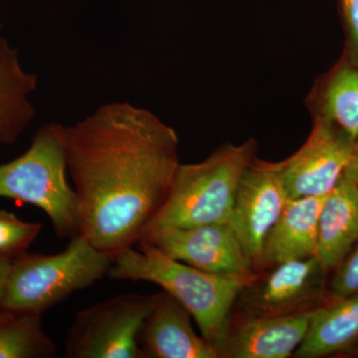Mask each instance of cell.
<instances>
[{
	"label": "cell",
	"instance_id": "6da1fadb",
	"mask_svg": "<svg viewBox=\"0 0 358 358\" xmlns=\"http://www.w3.org/2000/svg\"><path fill=\"white\" fill-rule=\"evenodd\" d=\"M65 143L79 234L115 258L166 201L180 164L178 134L150 110L114 102L65 126Z\"/></svg>",
	"mask_w": 358,
	"mask_h": 358
},
{
	"label": "cell",
	"instance_id": "7a4b0ae2",
	"mask_svg": "<svg viewBox=\"0 0 358 358\" xmlns=\"http://www.w3.org/2000/svg\"><path fill=\"white\" fill-rule=\"evenodd\" d=\"M138 244V248L129 247L115 257L110 277L159 286L190 313L201 336L218 352L229 327L231 310L242 289L257 274L251 277L212 274L169 258L154 245Z\"/></svg>",
	"mask_w": 358,
	"mask_h": 358
},
{
	"label": "cell",
	"instance_id": "3957f363",
	"mask_svg": "<svg viewBox=\"0 0 358 358\" xmlns=\"http://www.w3.org/2000/svg\"><path fill=\"white\" fill-rule=\"evenodd\" d=\"M255 150V143L248 141L223 145L203 162L179 164L166 201L138 242L178 228L228 223L238 183Z\"/></svg>",
	"mask_w": 358,
	"mask_h": 358
},
{
	"label": "cell",
	"instance_id": "277c9868",
	"mask_svg": "<svg viewBox=\"0 0 358 358\" xmlns=\"http://www.w3.org/2000/svg\"><path fill=\"white\" fill-rule=\"evenodd\" d=\"M67 171L65 126L44 124L24 154L0 164V197L38 207L50 219L58 237L76 236L79 199L68 182Z\"/></svg>",
	"mask_w": 358,
	"mask_h": 358
},
{
	"label": "cell",
	"instance_id": "5b68a950",
	"mask_svg": "<svg viewBox=\"0 0 358 358\" xmlns=\"http://www.w3.org/2000/svg\"><path fill=\"white\" fill-rule=\"evenodd\" d=\"M113 263L114 257L96 249L81 234L71 238L60 253H26L11 262L0 310L42 315L102 279Z\"/></svg>",
	"mask_w": 358,
	"mask_h": 358
},
{
	"label": "cell",
	"instance_id": "8992f818",
	"mask_svg": "<svg viewBox=\"0 0 358 358\" xmlns=\"http://www.w3.org/2000/svg\"><path fill=\"white\" fill-rule=\"evenodd\" d=\"M155 294H124L77 313L66 339L69 358H145L138 336Z\"/></svg>",
	"mask_w": 358,
	"mask_h": 358
},
{
	"label": "cell",
	"instance_id": "52a82bcc",
	"mask_svg": "<svg viewBox=\"0 0 358 358\" xmlns=\"http://www.w3.org/2000/svg\"><path fill=\"white\" fill-rule=\"evenodd\" d=\"M327 274L317 256L278 264L245 286L235 306L246 317L313 312L329 299Z\"/></svg>",
	"mask_w": 358,
	"mask_h": 358
},
{
	"label": "cell",
	"instance_id": "ba28073f",
	"mask_svg": "<svg viewBox=\"0 0 358 358\" xmlns=\"http://www.w3.org/2000/svg\"><path fill=\"white\" fill-rule=\"evenodd\" d=\"M289 200L282 162L254 157L238 183L228 224L255 271L261 268L266 238Z\"/></svg>",
	"mask_w": 358,
	"mask_h": 358
},
{
	"label": "cell",
	"instance_id": "9c48e42d",
	"mask_svg": "<svg viewBox=\"0 0 358 358\" xmlns=\"http://www.w3.org/2000/svg\"><path fill=\"white\" fill-rule=\"evenodd\" d=\"M357 145L317 115L308 140L282 162L289 199L322 197L345 176Z\"/></svg>",
	"mask_w": 358,
	"mask_h": 358
},
{
	"label": "cell",
	"instance_id": "30bf717a",
	"mask_svg": "<svg viewBox=\"0 0 358 358\" xmlns=\"http://www.w3.org/2000/svg\"><path fill=\"white\" fill-rule=\"evenodd\" d=\"M145 243L154 245L169 258L204 272L232 277L256 275L243 247L228 223L169 230Z\"/></svg>",
	"mask_w": 358,
	"mask_h": 358
},
{
	"label": "cell",
	"instance_id": "8fae6325",
	"mask_svg": "<svg viewBox=\"0 0 358 358\" xmlns=\"http://www.w3.org/2000/svg\"><path fill=\"white\" fill-rule=\"evenodd\" d=\"M313 312L273 317L238 315L236 319L230 320L218 350L219 357H292L307 336Z\"/></svg>",
	"mask_w": 358,
	"mask_h": 358
},
{
	"label": "cell",
	"instance_id": "7c38bea8",
	"mask_svg": "<svg viewBox=\"0 0 358 358\" xmlns=\"http://www.w3.org/2000/svg\"><path fill=\"white\" fill-rule=\"evenodd\" d=\"M190 313L166 292L155 294L141 327L138 343L145 358H219L218 352L193 329Z\"/></svg>",
	"mask_w": 358,
	"mask_h": 358
},
{
	"label": "cell",
	"instance_id": "4fadbf2b",
	"mask_svg": "<svg viewBox=\"0 0 358 358\" xmlns=\"http://www.w3.org/2000/svg\"><path fill=\"white\" fill-rule=\"evenodd\" d=\"M322 197L289 199L264 244L261 268L317 256Z\"/></svg>",
	"mask_w": 358,
	"mask_h": 358
},
{
	"label": "cell",
	"instance_id": "5bb4252c",
	"mask_svg": "<svg viewBox=\"0 0 358 358\" xmlns=\"http://www.w3.org/2000/svg\"><path fill=\"white\" fill-rule=\"evenodd\" d=\"M358 240V187L343 176L322 200L317 258L333 272Z\"/></svg>",
	"mask_w": 358,
	"mask_h": 358
},
{
	"label": "cell",
	"instance_id": "9a60e30c",
	"mask_svg": "<svg viewBox=\"0 0 358 358\" xmlns=\"http://www.w3.org/2000/svg\"><path fill=\"white\" fill-rule=\"evenodd\" d=\"M358 352V293L313 310L307 336L294 357L317 358Z\"/></svg>",
	"mask_w": 358,
	"mask_h": 358
},
{
	"label": "cell",
	"instance_id": "2e32d148",
	"mask_svg": "<svg viewBox=\"0 0 358 358\" xmlns=\"http://www.w3.org/2000/svg\"><path fill=\"white\" fill-rule=\"evenodd\" d=\"M37 86V75L23 69L18 51L0 37V145H13L31 124L29 96Z\"/></svg>",
	"mask_w": 358,
	"mask_h": 358
},
{
	"label": "cell",
	"instance_id": "e0dca14e",
	"mask_svg": "<svg viewBox=\"0 0 358 358\" xmlns=\"http://www.w3.org/2000/svg\"><path fill=\"white\" fill-rule=\"evenodd\" d=\"M320 117L358 145V66H339L322 92Z\"/></svg>",
	"mask_w": 358,
	"mask_h": 358
},
{
	"label": "cell",
	"instance_id": "ac0fdd59",
	"mask_svg": "<svg viewBox=\"0 0 358 358\" xmlns=\"http://www.w3.org/2000/svg\"><path fill=\"white\" fill-rule=\"evenodd\" d=\"M56 350L39 313H13L0 322V358H50Z\"/></svg>",
	"mask_w": 358,
	"mask_h": 358
},
{
	"label": "cell",
	"instance_id": "d6986e66",
	"mask_svg": "<svg viewBox=\"0 0 358 358\" xmlns=\"http://www.w3.org/2000/svg\"><path fill=\"white\" fill-rule=\"evenodd\" d=\"M42 224L26 222L11 212L0 210V259L13 261L27 253Z\"/></svg>",
	"mask_w": 358,
	"mask_h": 358
},
{
	"label": "cell",
	"instance_id": "ffe728a7",
	"mask_svg": "<svg viewBox=\"0 0 358 358\" xmlns=\"http://www.w3.org/2000/svg\"><path fill=\"white\" fill-rule=\"evenodd\" d=\"M333 272L334 277L327 289V301L358 293V240Z\"/></svg>",
	"mask_w": 358,
	"mask_h": 358
},
{
	"label": "cell",
	"instance_id": "44dd1931",
	"mask_svg": "<svg viewBox=\"0 0 358 358\" xmlns=\"http://www.w3.org/2000/svg\"><path fill=\"white\" fill-rule=\"evenodd\" d=\"M348 35L352 63L358 66V0H341Z\"/></svg>",
	"mask_w": 358,
	"mask_h": 358
},
{
	"label": "cell",
	"instance_id": "7402d4cb",
	"mask_svg": "<svg viewBox=\"0 0 358 358\" xmlns=\"http://www.w3.org/2000/svg\"><path fill=\"white\" fill-rule=\"evenodd\" d=\"M11 262L13 261L0 259V308L6 294L7 281H8L9 272H10Z\"/></svg>",
	"mask_w": 358,
	"mask_h": 358
},
{
	"label": "cell",
	"instance_id": "603a6c76",
	"mask_svg": "<svg viewBox=\"0 0 358 358\" xmlns=\"http://www.w3.org/2000/svg\"><path fill=\"white\" fill-rule=\"evenodd\" d=\"M345 178L350 179L358 187V145L353 155L352 162L346 169Z\"/></svg>",
	"mask_w": 358,
	"mask_h": 358
},
{
	"label": "cell",
	"instance_id": "cb8c5ba5",
	"mask_svg": "<svg viewBox=\"0 0 358 358\" xmlns=\"http://www.w3.org/2000/svg\"><path fill=\"white\" fill-rule=\"evenodd\" d=\"M13 315V313L6 312V310H0V322H3V320H6Z\"/></svg>",
	"mask_w": 358,
	"mask_h": 358
},
{
	"label": "cell",
	"instance_id": "d4e9b609",
	"mask_svg": "<svg viewBox=\"0 0 358 358\" xmlns=\"http://www.w3.org/2000/svg\"><path fill=\"white\" fill-rule=\"evenodd\" d=\"M1 28H2V24H1V23H0V29H1Z\"/></svg>",
	"mask_w": 358,
	"mask_h": 358
}]
</instances>
